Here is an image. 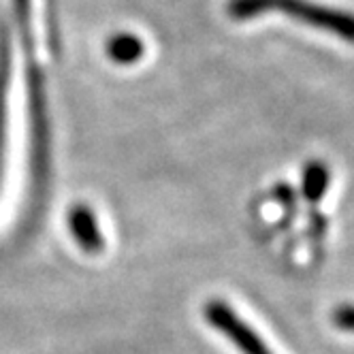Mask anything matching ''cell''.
Listing matches in <instances>:
<instances>
[{"instance_id":"3","label":"cell","mask_w":354,"mask_h":354,"mask_svg":"<svg viewBox=\"0 0 354 354\" xmlns=\"http://www.w3.org/2000/svg\"><path fill=\"white\" fill-rule=\"evenodd\" d=\"M68 229L86 252H100L103 250V245H105L103 235H100V231H98L94 214L88 207L77 205L68 214Z\"/></svg>"},{"instance_id":"4","label":"cell","mask_w":354,"mask_h":354,"mask_svg":"<svg viewBox=\"0 0 354 354\" xmlns=\"http://www.w3.org/2000/svg\"><path fill=\"white\" fill-rule=\"evenodd\" d=\"M328 182H331V173H328V169L322 162L314 160L306 167V171H303V184H301L303 194L314 203V201H318L326 192Z\"/></svg>"},{"instance_id":"5","label":"cell","mask_w":354,"mask_h":354,"mask_svg":"<svg viewBox=\"0 0 354 354\" xmlns=\"http://www.w3.org/2000/svg\"><path fill=\"white\" fill-rule=\"evenodd\" d=\"M109 56L120 64H133L143 56V43L135 35H118L109 41Z\"/></svg>"},{"instance_id":"6","label":"cell","mask_w":354,"mask_h":354,"mask_svg":"<svg viewBox=\"0 0 354 354\" xmlns=\"http://www.w3.org/2000/svg\"><path fill=\"white\" fill-rule=\"evenodd\" d=\"M331 320L342 331L354 333V303H339L331 314Z\"/></svg>"},{"instance_id":"1","label":"cell","mask_w":354,"mask_h":354,"mask_svg":"<svg viewBox=\"0 0 354 354\" xmlns=\"http://www.w3.org/2000/svg\"><path fill=\"white\" fill-rule=\"evenodd\" d=\"M229 15L233 19L245 21L265 13H284L290 19H297L306 26L333 35L346 43H354V13L326 7L314 0H231Z\"/></svg>"},{"instance_id":"2","label":"cell","mask_w":354,"mask_h":354,"mask_svg":"<svg viewBox=\"0 0 354 354\" xmlns=\"http://www.w3.org/2000/svg\"><path fill=\"white\" fill-rule=\"evenodd\" d=\"M203 316L207 324L220 331L241 354H275L265 339L252 328L226 301L212 299L203 306Z\"/></svg>"}]
</instances>
